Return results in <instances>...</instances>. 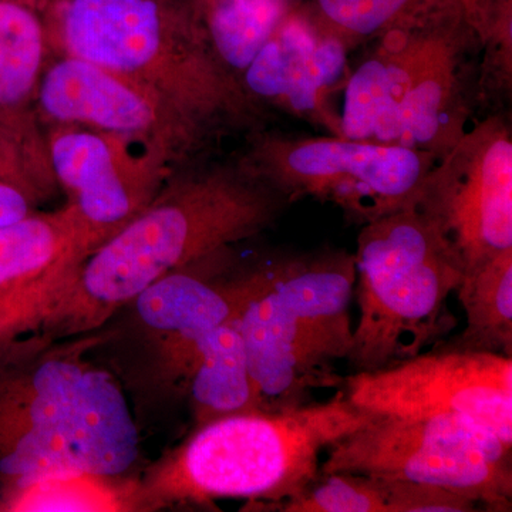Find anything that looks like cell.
I'll return each mask as SVG.
<instances>
[{
  "label": "cell",
  "instance_id": "cb8c5ba5",
  "mask_svg": "<svg viewBox=\"0 0 512 512\" xmlns=\"http://www.w3.org/2000/svg\"><path fill=\"white\" fill-rule=\"evenodd\" d=\"M0 180L16 185L35 202L46 200L56 190L39 173L19 141L2 126H0Z\"/></svg>",
  "mask_w": 512,
  "mask_h": 512
},
{
  "label": "cell",
  "instance_id": "484cf974",
  "mask_svg": "<svg viewBox=\"0 0 512 512\" xmlns=\"http://www.w3.org/2000/svg\"><path fill=\"white\" fill-rule=\"evenodd\" d=\"M18 2L25 3V5H29L36 10H40V8L43 6V3H45V0H18Z\"/></svg>",
  "mask_w": 512,
  "mask_h": 512
},
{
  "label": "cell",
  "instance_id": "9c48e42d",
  "mask_svg": "<svg viewBox=\"0 0 512 512\" xmlns=\"http://www.w3.org/2000/svg\"><path fill=\"white\" fill-rule=\"evenodd\" d=\"M510 444L453 419L377 416L326 450L320 473H352L436 485L511 511Z\"/></svg>",
  "mask_w": 512,
  "mask_h": 512
},
{
  "label": "cell",
  "instance_id": "8992f818",
  "mask_svg": "<svg viewBox=\"0 0 512 512\" xmlns=\"http://www.w3.org/2000/svg\"><path fill=\"white\" fill-rule=\"evenodd\" d=\"M355 256L345 251L291 256L268 265L239 315L258 409L308 403L312 390L343 386L348 359Z\"/></svg>",
  "mask_w": 512,
  "mask_h": 512
},
{
  "label": "cell",
  "instance_id": "52a82bcc",
  "mask_svg": "<svg viewBox=\"0 0 512 512\" xmlns=\"http://www.w3.org/2000/svg\"><path fill=\"white\" fill-rule=\"evenodd\" d=\"M353 256L359 320L346 359L353 373L419 355L457 325L447 299L464 266L419 208L362 225Z\"/></svg>",
  "mask_w": 512,
  "mask_h": 512
},
{
  "label": "cell",
  "instance_id": "277c9868",
  "mask_svg": "<svg viewBox=\"0 0 512 512\" xmlns=\"http://www.w3.org/2000/svg\"><path fill=\"white\" fill-rule=\"evenodd\" d=\"M360 50L343 92L342 137L446 156L478 111V46L461 0Z\"/></svg>",
  "mask_w": 512,
  "mask_h": 512
},
{
  "label": "cell",
  "instance_id": "e0dca14e",
  "mask_svg": "<svg viewBox=\"0 0 512 512\" xmlns=\"http://www.w3.org/2000/svg\"><path fill=\"white\" fill-rule=\"evenodd\" d=\"M50 53L39 10L0 0V126L19 141L47 183L57 187L47 158L37 94Z\"/></svg>",
  "mask_w": 512,
  "mask_h": 512
},
{
  "label": "cell",
  "instance_id": "44dd1931",
  "mask_svg": "<svg viewBox=\"0 0 512 512\" xmlns=\"http://www.w3.org/2000/svg\"><path fill=\"white\" fill-rule=\"evenodd\" d=\"M195 19L215 55L241 80L291 0H190Z\"/></svg>",
  "mask_w": 512,
  "mask_h": 512
},
{
  "label": "cell",
  "instance_id": "ac0fdd59",
  "mask_svg": "<svg viewBox=\"0 0 512 512\" xmlns=\"http://www.w3.org/2000/svg\"><path fill=\"white\" fill-rule=\"evenodd\" d=\"M148 511L141 480L83 470L0 484V512Z\"/></svg>",
  "mask_w": 512,
  "mask_h": 512
},
{
  "label": "cell",
  "instance_id": "7402d4cb",
  "mask_svg": "<svg viewBox=\"0 0 512 512\" xmlns=\"http://www.w3.org/2000/svg\"><path fill=\"white\" fill-rule=\"evenodd\" d=\"M478 46V111H511L512 0H461Z\"/></svg>",
  "mask_w": 512,
  "mask_h": 512
},
{
  "label": "cell",
  "instance_id": "7a4b0ae2",
  "mask_svg": "<svg viewBox=\"0 0 512 512\" xmlns=\"http://www.w3.org/2000/svg\"><path fill=\"white\" fill-rule=\"evenodd\" d=\"M96 333L0 343V484L49 471L124 476L140 433L119 380L90 359Z\"/></svg>",
  "mask_w": 512,
  "mask_h": 512
},
{
  "label": "cell",
  "instance_id": "5b68a950",
  "mask_svg": "<svg viewBox=\"0 0 512 512\" xmlns=\"http://www.w3.org/2000/svg\"><path fill=\"white\" fill-rule=\"evenodd\" d=\"M373 417L339 390L325 402L208 421L141 480L147 510L234 498L264 511L291 500L318 480L322 454Z\"/></svg>",
  "mask_w": 512,
  "mask_h": 512
},
{
  "label": "cell",
  "instance_id": "9a60e30c",
  "mask_svg": "<svg viewBox=\"0 0 512 512\" xmlns=\"http://www.w3.org/2000/svg\"><path fill=\"white\" fill-rule=\"evenodd\" d=\"M268 265L239 269L231 248L165 275L133 302L141 325L156 342L165 382L185 387L202 340L242 311L264 284Z\"/></svg>",
  "mask_w": 512,
  "mask_h": 512
},
{
  "label": "cell",
  "instance_id": "6da1fadb",
  "mask_svg": "<svg viewBox=\"0 0 512 512\" xmlns=\"http://www.w3.org/2000/svg\"><path fill=\"white\" fill-rule=\"evenodd\" d=\"M292 205L244 153L181 165L148 207L86 259L37 332H96L148 286L274 227Z\"/></svg>",
  "mask_w": 512,
  "mask_h": 512
},
{
  "label": "cell",
  "instance_id": "ba28073f",
  "mask_svg": "<svg viewBox=\"0 0 512 512\" xmlns=\"http://www.w3.org/2000/svg\"><path fill=\"white\" fill-rule=\"evenodd\" d=\"M244 156L295 204L313 198L336 205L360 227L416 207L437 158L426 151L330 134L261 128L245 136Z\"/></svg>",
  "mask_w": 512,
  "mask_h": 512
},
{
  "label": "cell",
  "instance_id": "3957f363",
  "mask_svg": "<svg viewBox=\"0 0 512 512\" xmlns=\"http://www.w3.org/2000/svg\"><path fill=\"white\" fill-rule=\"evenodd\" d=\"M52 56H72L147 87L212 147L268 127L221 63L190 0H45Z\"/></svg>",
  "mask_w": 512,
  "mask_h": 512
},
{
  "label": "cell",
  "instance_id": "5bb4252c",
  "mask_svg": "<svg viewBox=\"0 0 512 512\" xmlns=\"http://www.w3.org/2000/svg\"><path fill=\"white\" fill-rule=\"evenodd\" d=\"M350 53L308 0H301L242 73V87L266 120L285 116L320 134L342 137L339 99L348 82Z\"/></svg>",
  "mask_w": 512,
  "mask_h": 512
},
{
  "label": "cell",
  "instance_id": "8fae6325",
  "mask_svg": "<svg viewBox=\"0 0 512 512\" xmlns=\"http://www.w3.org/2000/svg\"><path fill=\"white\" fill-rule=\"evenodd\" d=\"M416 207L456 252L464 274L512 248L511 111L471 123L431 167Z\"/></svg>",
  "mask_w": 512,
  "mask_h": 512
},
{
  "label": "cell",
  "instance_id": "d6986e66",
  "mask_svg": "<svg viewBox=\"0 0 512 512\" xmlns=\"http://www.w3.org/2000/svg\"><path fill=\"white\" fill-rule=\"evenodd\" d=\"M239 315L241 312L225 320L202 340L197 362L185 384L197 426L259 410Z\"/></svg>",
  "mask_w": 512,
  "mask_h": 512
},
{
  "label": "cell",
  "instance_id": "2e32d148",
  "mask_svg": "<svg viewBox=\"0 0 512 512\" xmlns=\"http://www.w3.org/2000/svg\"><path fill=\"white\" fill-rule=\"evenodd\" d=\"M97 248L67 202L0 228V343L37 332Z\"/></svg>",
  "mask_w": 512,
  "mask_h": 512
},
{
  "label": "cell",
  "instance_id": "603a6c76",
  "mask_svg": "<svg viewBox=\"0 0 512 512\" xmlns=\"http://www.w3.org/2000/svg\"><path fill=\"white\" fill-rule=\"evenodd\" d=\"M450 2L453 0H308L319 19L352 53Z\"/></svg>",
  "mask_w": 512,
  "mask_h": 512
},
{
  "label": "cell",
  "instance_id": "30bf717a",
  "mask_svg": "<svg viewBox=\"0 0 512 512\" xmlns=\"http://www.w3.org/2000/svg\"><path fill=\"white\" fill-rule=\"evenodd\" d=\"M436 346L375 372L352 373L343 383L346 396L377 416L464 421L512 446V357Z\"/></svg>",
  "mask_w": 512,
  "mask_h": 512
},
{
  "label": "cell",
  "instance_id": "7c38bea8",
  "mask_svg": "<svg viewBox=\"0 0 512 512\" xmlns=\"http://www.w3.org/2000/svg\"><path fill=\"white\" fill-rule=\"evenodd\" d=\"M45 140L57 187L99 247L148 207L178 168L150 144L92 128L53 124Z\"/></svg>",
  "mask_w": 512,
  "mask_h": 512
},
{
  "label": "cell",
  "instance_id": "4316f807",
  "mask_svg": "<svg viewBox=\"0 0 512 512\" xmlns=\"http://www.w3.org/2000/svg\"><path fill=\"white\" fill-rule=\"evenodd\" d=\"M291 2L298 3V2H301V0H291Z\"/></svg>",
  "mask_w": 512,
  "mask_h": 512
},
{
  "label": "cell",
  "instance_id": "4fadbf2b",
  "mask_svg": "<svg viewBox=\"0 0 512 512\" xmlns=\"http://www.w3.org/2000/svg\"><path fill=\"white\" fill-rule=\"evenodd\" d=\"M37 113L43 127L67 124L143 141L167 154L177 167L212 156L215 150L147 87L77 57H50L37 94Z\"/></svg>",
  "mask_w": 512,
  "mask_h": 512
},
{
  "label": "cell",
  "instance_id": "d4e9b609",
  "mask_svg": "<svg viewBox=\"0 0 512 512\" xmlns=\"http://www.w3.org/2000/svg\"><path fill=\"white\" fill-rule=\"evenodd\" d=\"M35 204L25 191L0 180V228L28 217Z\"/></svg>",
  "mask_w": 512,
  "mask_h": 512
},
{
  "label": "cell",
  "instance_id": "ffe728a7",
  "mask_svg": "<svg viewBox=\"0 0 512 512\" xmlns=\"http://www.w3.org/2000/svg\"><path fill=\"white\" fill-rule=\"evenodd\" d=\"M456 293L466 329L451 345L512 357V248L466 272Z\"/></svg>",
  "mask_w": 512,
  "mask_h": 512
}]
</instances>
